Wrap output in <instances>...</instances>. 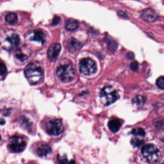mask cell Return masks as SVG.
Instances as JSON below:
<instances>
[{
  "label": "cell",
  "instance_id": "obj_25",
  "mask_svg": "<svg viewBox=\"0 0 164 164\" xmlns=\"http://www.w3.org/2000/svg\"><path fill=\"white\" fill-rule=\"evenodd\" d=\"M60 20V18L58 17H55L54 19H53V22H52V25L53 26H55V25H57L58 24Z\"/></svg>",
  "mask_w": 164,
  "mask_h": 164
},
{
  "label": "cell",
  "instance_id": "obj_16",
  "mask_svg": "<svg viewBox=\"0 0 164 164\" xmlns=\"http://www.w3.org/2000/svg\"><path fill=\"white\" fill-rule=\"evenodd\" d=\"M6 40L13 46H17L19 44V38L17 34H12L6 38Z\"/></svg>",
  "mask_w": 164,
  "mask_h": 164
},
{
  "label": "cell",
  "instance_id": "obj_27",
  "mask_svg": "<svg viewBox=\"0 0 164 164\" xmlns=\"http://www.w3.org/2000/svg\"><path fill=\"white\" fill-rule=\"evenodd\" d=\"M118 15L121 17H123V18H128V17L127 16V14L124 12L121 11H119L118 12Z\"/></svg>",
  "mask_w": 164,
  "mask_h": 164
},
{
  "label": "cell",
  "instance_id": "obj_18",
  "mask_svg": "<svg viewBox=\"0 0 164 164\" xmlns=\"http://www.w3.org/2000/svg\"><path fill=\"white\" fill-rule=\"evenodd\" d=\"M132 102L137 106H142L144 102V98L143 96H137L133 99Z\"/></svg>",
  "mask_w": 164,
  "mask_h": 164
},
{
  "label": "cell",
  "instance_id": "obj_17",
  "mask_svg": "<svg viewBox=\"0 0 164 164\" xmlns=\"http://www.w3.org/2000/svg\"><path fill=\"white\" fill-rule=\"evenodd\" d=\"M132 133L133 136L137 137H143L145 135V131L141 128L133 129L132 130Z\"/></svg>",
  "mask_w": 164,
  "mask_h": 164
},
{
  "label": "cell",
  "instance_id": "obj_22",
  "mask_svg": "<svg viewBox=\"0 0 164 164\" xmlns=\"http://www.w3.org/2000/svg\"><path fill=\"white\" fill-rule=\"evenodd\" d=\"M136 139H132V144L133 145H135V146H138L144 144V140L137 138V137H136Z\"/></svg>",
  "mask_w": 164,
  "mask_h": 164
},
{
  "label": "cell",
  "instance_id": "obj_3",
  "mask_svg": "<svg viewBox=\"0 0 164 164\" xmlns=\"http://www.w3.org/2000/svg\"><path fill=\"white\" fill-rule=\"evenodd\" d=\"M160 152L156 146L152 144H146L142 149V154L144 158L151 163L157 162L160 157Z\"/></svg>",
  "mask_w": 164,
  "mask_h": 164
},
{
  "label": "cell",
  "instance_id": "obj_13",
  "mask_svg": "<svg viewBox=\"0 0 164 164\" xmlns=\"http://www.w3.org/2000/svg\"><path fill=\"white\" fill-rule=\"evenodd\" d=\"M109 129L113 132H118L121 127V123L117 119H113L110 120L108 124Z\"/></svg>",
  "mask_w": 164,
  "mask_h": 164
},
{
  "label": "cell",
  "instance_id": "obj_28",
  "mask_svg": "<svg viewBox=\"0 0 164 164\" xmlns=\"http://www.w3.org/2000/svg\"><path fill=\"white\" fill-rule=\"evenodd\" d=\"M5 124V120H2V119H1V124L2 125H4Z\"/></svg>",
  "mask_w": 164,
  "mask_h": 164
},
{
  "label": "cell",
  "instance_id": "obj_4",
  "mask_svg": "<svg viewBox=\"0 0 164 164\" xmlns=\"http://www.w3.org/2000/svg\"><path fill=\"white\" fill-rule=\"evenodd\" d=\"M57 76L61 81L69 82L73 80L75 76V71L71 65H65L60 66L57 70Z\"/></svg>",
  "mask_w": 164,
  "mask_h": 164
},
{
  "label": "cell",
  "instance_id": "obj_15",
  "mask_svg": "<svg viewBox=\"0 0 164 164\" xmlns=\"http://www.w3.org/2000/svg\"><path fill=\"white\" fill-rule=\"evenodd\" d=\"M6 20L11 25H14L17 23L18 20L17 15L14 13H9L6 16Z\"/></svg>",
  "mask_w": 164,
  "mask_h": 164
},
{
  "label": "cell",
  "instance_id": "obj_29",
  "mask_svg": "<svg viewBox=\"0 0 164 164\" xmlns=\"http://www.w3.org/2000/svg\"><path fill=\"white\" fill-rule=\"evenodd\" d=\"M163 142H164V139H163Z\"/></svg>",
  "mask_w": 164,
  "mask_h": 164
},
{
  "label": "cell",
  "instance_id": "obj_5",
  "mask_svg": "<svg viewBox=\"0 0 164 164\" xmlns=\"http://www.w3.org/2000/svg\"><path fill=\"white\" fill-rule=\"evenodd\" d=\"M80 72L85 75H91L96 72V65L95 61L89 58L83 59L79 65Z\"/></svg>",
  "mask_w": 164,
  "mask_h": 164
},
{
  "label": "cell",
  "instance_id": "obj_7",
  "mask_svg": "<svg viewBox=\"0 0 164 164\" xmlns=\"http://www.w3.org/2000/svg\"><path fill=\"white\" fill-rule=\"evenodd\" d=\"M63 130L62 121L60 119L50 120L46 124V131L50 135L58 136L62 132Z\"/></svg>",
  "mask_w": 164,
  "mask_h": 164
},
{
  "label": "cell",
  "instance_id": "obj_26",
  "mask_svg": "<svg viewBox=\"0 0 164 164\" xmlns=\"http://www.w3.org/2000/svg\"><path fill=\"white\" fill-rule=\"evenodd\" d=\"M134 56H135L134 54L132 52H129L127 54V55H126L127 58L129 60L133 59L134 58Z\"/></svg>",
  "mask_w": 164,
  "mask_h": 164
},
{
  "label": "cell",
  "instance_id": "obj_1",
  "mask_svg": "<svg viewBox=\"0 0 164 164\" xmlns=\"http://www.w3.org/2000/svg\"><path fill=\"white\" fill-rule=\"evenodd\" d=\"M25 75L32 85H37L43 80V73L42 68L35 63H30L25 70Z\"/></svg>",
  "mask_w": 164,
  "mask_h": 164
},
{
  "label": "cell",
  "instance_id": "obj_23",
  "mask_svg": "<svg viewBox=\"0 0 164 164\" xmlns=\"http://www.w3.org/2000/svg\"><path fill=\"white\" fill-rule=\"evenodd\" d=\"M0 70H1V76H4L6 73V71H7V69H6V65L2 62L1 63V65H0Z\"/></svg>",
  "mask_w": 164,
  "mask_h": 164
},
{
  "label": "cell",
  "instance_id": "obj_12",
  "mask_svg": "<svg viewBox=\"0 0 164 164\" xmlns=\"http://www.w3.org/2000/svg\"><path fill=\"white\" fill-rule=\"evenodd\" d=\"M45 34L41 31H36L34 32V34L31 38L32 41H36L43 44L45 42Z\"/></svg>",
  "mask_w": 164,
  "mask_h": 164
},
{
  "label": "cell",
  "instance_id": "obj_9",
  "mask_svg": "<svg viewBox=\"0 0 164 164\" xmlns=\"http://www.w3.org/2000/svg\"><path fill=\"white\" fill-rule=\"evenodd\" d=\"M142 17L145 21L149 23L155 22L158 17L156 12L151 8L144 10L142 13Z\"/></svg>",
  "mask_w": 164,
  "mask_h": 164
},
{
  "label": "cell",
  "instance_id": "obj_6",
  "mask_svg": "<svg viewBox=\"0 0 164 164\" xmlns=\"http://www.w3.org/2000/svg\"><path fill=\"white\" fill-rule=\"evenodd\" d=\"M26 143L20 137L14 136L10 139L8 147L12 152L14 153H21L25 150Z\"/></svg>",
  "mask_w": 164,
  "mask_h": 164
},
{
  "label": "cell",
  "instance_id": "obj_20",
  "mask_svg": "<svg viewBox=\"0 0 164 164\" xmlns=\"http://www.w3.org/2000/svg\"><path fill=\"white\" fill-rule=\"evenodd\" d=\"M156 84L159 89L164 90V76H160L157 79Z\"/></svg>",
  "mask_w": 164,
  "mask_h": 164
},
{
  "label": "cell",
  "instance_id": "obj_8",
  "mask_svg": "<svg viewBox=\"0 0 164 164\" xmlns=\"http://www.w3.org/2000/svg\"><path fill=\"white\" fill-rule=\"evenodd\" d=\"M61 50V45L58 43H53L48 50V58L51 61H54L58 58Z\"/></svg>",
  "mask_w": 164,
  "mask_h": 164
},
{
  "label": "cell",
  "instance_id": "obj_24",
  "mask_svg": "<svg viewBox=\"0 0 164 164\" xmlns=\"http://www.w3.org/2000/svg\"><path fill=\"white\" fill-rule=\"evenodd\" d=\"M130 69L132 70L133 71H137L139 69V64L136 61H134L132 62L130 65Z\"/></svg>",
  "mask_w": 164,
  "mask_h": 164
},
{
  "label": "cell",
  "instance_id": "obj_10",
  "mask_svg": "<svg viewBox=\"0 0 164 164\" xmlns=\"http://www.w3.org/2000/svg\"><path fill=\"white\" fill-rule=\"evenodd\" d=\"M82 46L81 43L74 38H70L67 42V46L70 52H75L79 51L81 48Z\"/></svg>",
  "mask_w": 164,
  "mask_h": 164
},
{
  "label": "cell",
  "instance_id": "obj_21",
  "mask_svg": "<svg viewBox=\"0 0 164 164\" xmlns=\"http://www.w3.org/2000/svg\"><path fill=\"white\" fill-rule=\"evenodd\" d=\"M16 56L17 59H18L19 60H20L22 62L25 61L28 58V56L27 55H25L24 54H23L20 51H18V52L16 53Z\"/></svg>",
  "mask_w": 164,
  "mask_h": 164
},
{
  "label": "cell",
  "instance_id": "obj_19",
  "mask_svg": "<svg viewBox=\"0 0 164 164\" xmlns=\"http://www.w3.org/2000/svg\"><path fill=\"white\" fill-rule=\"evenodd\" d=\"M118 46V44L116 43V42L114 41H110L108 42V45H107V47H108V49L110 50L111 51H115Z\"/></svg>",
  "mask_w": 164,
  "mask_h": 164
},
{
  "label": "cell",
  "instance_id": "obj_14",
  "mask_svg": "<svg viewBox=\"0 0 164 164\" xmlns=\"http://www.w3.org/2000/svg\"><path fill=\"white\" fill-rule=\"evenodd\" d=\"M79 22L75 19L70 18L66 21L65 27L68 31H74L78 28Z\"/></svg>",
  "mask_w": 164,
  "mask_h": 164
},
{
  "label": "cell",
  "instance_id": "obj_11",
  "mask_svg": "<svg viewBox=\"0 0 164 164\" xmlns=\"http://www.w3.org/2000/svg\"><path fill=\"white\" fill-rule=\"evenodd\" d=\"M52 152L51 147L48 144H42L39 147L37 152L39 157H45Z\"/></svg>",
  "mask_w": 164,
  "mask_h": 164
},
{
  "label": "cell",
  "instance_id": "obj_2",
  "mask_svg": "<svg viewBox=\"0 0 164 164\" xmlns=\"http://www.w3.org/2000/svg\"><path fill=\"white\" fill-rule=\"evenodd\" d=\"M100 98L102 104L108 106L117 101L119 98V95L112 87L106 86L101 91Z\"/></svg>",
  "mask_w": 164,
  "mask_h": 164
}]
</instances>
